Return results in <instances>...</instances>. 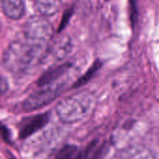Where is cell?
Segmentation results:
<instances>
[{
	"mask_svg": "<svg viewBox=\"0 0 159 159\" xmlns=\"http://www.w3.org/2000/svg\"><path fill=\"white\" fill-rule=\"evenodd\" d=\"M95 106V98L89 92H79L63 99L56 107L60 120L73 124L88 117Z\"/></svg>",
	"mask_w": 159,
	"mask_h": 159,
	"instance_id": "obj_1",
	"label": "cell"
},
{
	"mask_svg": "<svg viewBox=\"0 0 159 159\" xmlns=\"http://www.w3.org/2000/svg\"><path fill=\"white\" fill-rule=\"evenodd\" d=\"M40 50L39 46L23 35L7 47L3 56V63L12 72H20L31 65Z\"/></svg>",
	"mask_w": 159,
	"mask_h": 159,
	"instance_id": "obj_2",
	"label": "cell"
},
{
	"mask_svg": "<svg viewBox=\"0 0 159 159\" xmlns=\"http://www.w3.org/2000/svg\"><path fill=\"white\" fill-rule=\"evenodd\" d=\"M52 29L50 24L41 16L33 17L26 23L23 35L35 45L42 48L50 38Z\"/></svg>",
	"mask_w": 159,
	"mask_h": 159,
	"instance_id": "obj_3",
	"label": "cell"
},
{
	"mask_svg": "<svg viewBox=\"0 0 159 159\" xmlns=\"http://www.w3.org/2000/svg\"><path fill=\"white\" fill-rule=\"evenodd\" d=\"M61 85H48L40 90H37L31 94L22 104V108L25 112H31L39 109L50 102H52L61 92Z\"/></svg>",
	"mask_w": 159,
	"mask_h": 159,
	"instance_id": "obj_4",
	"label": "cell"
},
{
	"mask_svg": "<svg viewBox=\"0 0 159 159\" xmlns=\"http://www.w3.org/2000/svg\"><path fill=\"white\" fill-rule=\"evenodd\" d=\"M48 121V114H41L31 118H28L25 122H23L20 129V138L26 139L32 134H34L38 129H42Z\"/></svg>",
	"mask_w": 159,
	"mask_h": 159,
	"instance_id": "obj_5",
	"label": "cell"
},
{
	"mask_svg": "<svg viewBox=\"0 0 159 159\" xmlns=\"http://www.w3.org/2000/svg\"><path fill=\"white\" fill-rule=\"evenodd\" d=\"M2 9L11 20H20L25 12L23 0H1Z\"/></svg>",
	"mask_w": 159,
	"mask_h": 159,
	"instance_id": "obj_6",
	"label": "cell"
},
{
	"mask_svg": "<svg viewBox=\"0 0 159 159\" xmlns=\"http://www.w3.org/2000/svg\"><path fill=\"white\" fill-rule=\"evenodd\" d=\"M33 3L35 11L41 16L54 15L61 7V0H33Z\"/></svg>",
	"mask_w": 159,
	"mask_h": 159,
	"instance_id": "obj_7",
	"label": "cell"
},
{
	"mask_svg": "<svg viewBox=\"0 0 159 159\" xmlns=\"http://www.w3.org/2000/svg\"><path fill=\"white\" fill-rule=\"evenodd\" d=\"M72 49V42L68 36H61L57 39L51 47V54L57 60L64 59Z\"/></svg>",
	"mask_w": 159,
	"mask_h": 159,
	"instance_id": "obj_8",
	"label": "cell"
},
{
	"mask_svg": "<svg viewBox=\"0 0 159 159\" xmlns=\"http://www.w3.org/2000/svg\"><path fill=\"white\" fill-rule=\"evenodd\" d=\"M120 159H157V157L145 147H132L126 150Z\"/></svg>",
	"mask_w": 159,
	"mask_h": 159,
	"instance_id": "obj_9",
	"label": "cell"
},
{
	"mask_svg": "<svg viewBox=\"0 0 159 159\" xmlns=\"http://www.w3.org/2000/svg\"><path fill=\"white\" fill-rule=\"evenodd\" d=\"M69 65H62L60 66L59 68L53 69L48 71V73H46L43 76L40 77V79L38 80V85L39 87H44V86H48L50 85L52 82H54L56 79H58L59 77H61L67 70H68Z\"/></svg>",
	"mask_w": 159,
	"mask_h": 159,
	"instance_id": "obj_10",
	"label": "cell"
},
{
	"mask_svg": "<svg viewBox=\"0 0 159 159\" xmlns=\"http://www.w3.org/2000/svg\"><path fill=\"white\" fill-rule=\"evenodd\" d=\"M85 154H77L75 146H66L59 154L56 159H84Z\"/></svg>",
	"mask_w": 159,
	"mask_h": 159,
	"instance_id": "obj_11",
	"label": "cell"
}]
</instances>
